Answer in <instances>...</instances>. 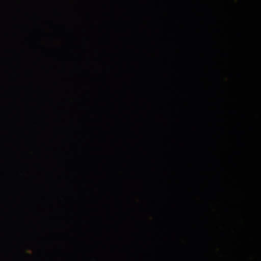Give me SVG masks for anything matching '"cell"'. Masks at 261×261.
I'll list each match as a JSON object with an SVG mask.
<instances>
[]
</instances>
